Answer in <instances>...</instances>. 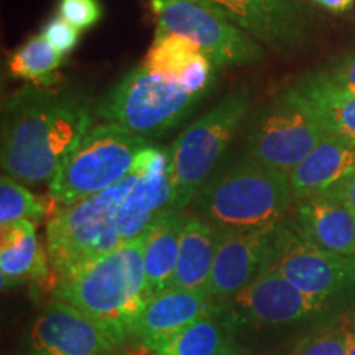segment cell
I'll return each mask as SVG.
<instances>
[{
    "mask_svg": "<svg viewBox=\"0 0 355 355\" xmlns=\"http://www.w3.org/2000/svg\"><path fill=\"white\" fill-rule=\"evenodd\" d=\"M146 232L122 242L107 254L58 277L55 296L99 324L119 345L133 336V327L148 303L144 268Z\"/></svg>",
    "mask_w": 355,
    "mask_h": 355,
    "instance_id": "cell-2",
    "label": "cell"
},
{
    "mask_svg": "<svg viewBox=\"0 0 355 355\" xmlns=\"http://www.w3.org/2000/svg\"><path fill=\"white\" fill-rule=\"evenodd\" d=\"M25 344L28 355H115L119 347L99 324L63 301L35 319Z\"/></svg>",
    "mask_w": 355,
    "mask_h": 355,
    "instance_id": "cell-13",
    "label": "cell"
},
{
    "mask_svg": "<svg viewBox=\"0 0 355 355\" xmlns=\"http://www.w3.org/2000/svg\"><path fill=\"white\" fill-rule=\"evenodd\" d=\"M327 135L318 115L291 87L255 115L247 137V158L290 175Z\"/></svg>",
    "mask_w": 355,
    "mask_h": 355,
    "instance_id": "cell-8",
    "label": "cell"
},
{
    "mask_svg": "<svg viewBox=\"0 0 355 355\" xmlns=\"http://www.w3.org/2000/svg\"><path fill=\"white\" fill-rule=\"evenodd\" d=\"M217 316L220 314L206 316L184 327L155 350V355H220L230 344L224 322Z\"/></svg>",
    "mask_w": 355,
    "mask_h": 355,
    "instance_id": "cell-24",
    "label": "cell"
},
{
    "mask_svg": "<svg viewBox=\"0 0 355 355\" xmlns=\"http://www.w3.org/2000/svg\"><path fill=\"white\" fill-rule=\"evenodd\" d=\"M293 89L313 109L327 133L355 141V92L336 86L322 73L301 79Z\"/></svg>",
    "mask_w": 355,
    "mask_h": 355,
    "instance_id": "cell-22",
    "label": "cell"
},
{
    "mask_svg": "<svg viewBox=\"0 0 355 355\" xmlns=\"http://www.w3.org/2000/svg\"><path fill=\"white\" fill-rule=\"evenodd\" d=\"M184 217V212L168 209L146 230L144 268L150 298L170 286L180 255Z\"/></svg>",
    "mask_w": 355,
    "mask_h": 355,
    "instance_id": "cell-21",
    "label": "cell"
},
{
    "mask_svg": "<svg viewBox=\"0 0 355 355\" xmlns=\"http://www.w3.org/2000/svg\"><path fill=\"white\" fill-rule=\"evenodd\" d=\"M229 318L239 324L278 326L301 321L326 308L327 300L309 296L272 266L268 272L225 300Z\"/></svg>",
    "mask_w": 355,
    "mask_h": 355,
    "instance_id": "cell-12",
    "label": "cell"
},
{
    "mask_svg": "<svg viewBox=\"0 0 355 355\" xmlns=\"http://www.w3.org/2000/svg\"><path fill=\"white\" fill-rule=\"evenodd\" d=\"M42 35L61 55L73 51L79 42V30L74 28L63 17H56V19L48 21Z\"/></svg>",
    "mask_w": 355,
    "mask_h": 355,
    "instance_id": "cell-29",
    "label": "cell"
},
{
    "mask_svg": "<svg viewBox=\"0 0 355 355\" xmlns=\"http://www.w3.org/2000/svg\"><path fill=\"white\" fill-rule=\"evenodd\" d=\"M46 209L43 202L13 178L2 175L0 180V225L17 224L21 220H42Z\"/></svg>",
    "mask_w": 355,
    "mask_h": 355,
    "instance_id": "cell-26",
    "label": "cell"
},
{
    "mask_svg": "<svg viewBox=\"0 0 355 355\" xmlns=\"http://www.w3.org/2000/svg\"><path fill=\"white\" fill-rule=\"evenodd\" d=\"M91 125L92 107L83 92L44 87L13 96L3 110V175L24 184L51 183Z\"/></svg>",
    "mask_w": 355,
    "mask_h": 355,
    "instance_id": "cell-1",
    "label": "cell"
},
{
    "mask_svg": "<svg viewBox=\"0 0 355 355\" xmlns=\"http://www.w3.org/2000/svg\"><path fill=\"white\" fill-rule=\"evenodd\" d=\"M46 254L40 242L37 222L21 220L2 227L0 239V282L2 288L40 282L48 277Z\"/></svg>",
    "mask_w": 355,
    "mask_h": 355,
    "instance_id": "cell-19",
    "label": "cell"
},
{
    "mask_svg": "<svg viewBox=\"0 0 355 355\" xmlns=\"http://www.w3.org/2000/svg\"><path fill=\"white\" fill-rule=\"evenodd\" d=\"M347 355H355V324L354 327H349V350Z\"/></svg>",
    "mask_w": 355,
    "mask_h": 355,
    "instance_id": "cell-33",
    "label": "cell"
},
{
    "mask_svg": "<svg viewBox=\"0 0 355 355\" xmlns=\"http://www.w3.org/2000/svg\"><path fill=\"white\" fill-rule=\"evenodd\" d=\"M250 105V92L245 87L235 89L173 141L170 146L173 211L183 212L194 201L241 128Z\"/></svg>",
    "mask_w": 355,
    "mask_h": 355,
    "instance_id": "cell-6",
    "label": "cell"
},
{
    "mask_svg": "<svg viewBox=\"0 0 355 355\" xmlns=\"http://www.w3.org/2000/svg\"><path fill=\"white\" fill-rule=\"evenodd\" d=\"M171 199L170 166L141 173L115 214L121 242L135 241L144 235L163 212L171 209Z\"/></svg>",
    "mask_w": 355,
    "mask_h": 355,
    "instance_id": "cell-18",
    "label": "cell"
},
{
    "mask_svg": "<svg viewBox=\"0 0 355 355\" xmlns=\"http://www.w3.org/2000/svg\"><path fill=\"white\" fill-rule=\"evenodd\" d=\"M321 73L336 86L355 92V55L344 58L343 61Z\"/></svg>",
    "mask_w": 355,
    "mask_h": 355,
    "instance_id": "cell-30",
    "label": "cell"
},
{
    "mask_svg": "<svg viewBox=\"0 0 355 355\" xmlns=\"http://www.w3.org/2000/svg\"><path fill=\"white\" fill-rule=\"evenodd\" d=\"M349 326L319 332L304 339L291 355H347Z\"/></svg>",
    "mask_w": 355,
    "mask_h": 355,
    "instance_id": "cell-27",
    "label": "cell"
},
{
    "mask_svg": "<svg viewBox=\"0 0 355 355\" xmlns=\"http://www.w3.org/2000/svg\"><path fill=\"white\" fill-rule=\"evenodd\" d=\"M157 30L194 43L214 66L259 63L265 53L259 42L225 19L206 0H152Z\"/></svg>",
    "mask_w": 355,
    "mask_h": 355,
    "instance_id": "cell-9",
    "label": "cell"
},
{
    "mask_svg": "<svg viewBox=\"0 0 355 355\" xmlns=\"http://www.w3.org/2000/svg\"><path fill=\"white\" fill-rule=\"evenodd\" d=\"M290 234L291 225L286 224L285 219L261 227L217 232L209 295L225 301L254 283L277 265Z\"/></svg>",
    "mask_w": 355,
    "mask_h": 355,
    "instance_id": "cell-10",
    "label": "cell"
},
{
    "mask_svg": "<svg viewBox=\"0 0 355 355\" xmlns=\"http://www.w3.org/2000/svg\"><path fill=\"white\" fill-rule=\"evenodd\" d=\"M148 145V139L117 123L91 125L58 168L50 196L69 206L112 188L130 175L137 155Z\"/></svg>",
    "mask_w": 355,
    "mask_h": 355,
    "instance_id": "cell-4",
    "label": "cell"
},
{
    "mask_svg": "<svg viewBox=\"0 0 355 355\" xmlns=\"http://www.w3.org/2000/svg\"><path fill=\"white\" fill-rule=\"evenodd\" d=\"M63 64V55L58 53L43 35L30 38L24 46H20L8 61V69L13 76L32 79H44L51 76Z\"/></svg>",
    "mask_w": 355,
    "mask_h": 355,
    "instance_id": "cell-25",
    "label": "cell"
},
{
    "mask_svg": "<svg viewBox=\"0 0 355 355\" xmlns=\"http://www.w3.org/2000/svg\"><path fill=\"white\" fill-rule=\"evenodd\" d=\"M140 175L141 170L133 165L121 183L84 201L61 206L53 214L46 225V254L58 277L121 245L115 214Z\"/></svg>",
    "mask_w": 355,
    "mask_h": 355,
    "instance_id": "cell-5",
    "label": "cell"
},
{
    "mask_svg": "<svg viewBox=\"0 0 355 355\" xmlns=\"http://www.w3.org/2000/svg\"><path fill=\"white\" fill-rule=\"evenodd\" d=\"M275 266L298 290L316 298L327 300L355 285V255L322 250L301 239L293 225L285 250Z\"/></svg>",
    "mask_w": 355,
    "mask_h": 355,
    "instance_id": "cell-14",
    "label": "cell"
},
{
    "mask_svg": "<svg viewBox=\"0 0 355 355\" xmlns=\"http://www.w3.org/2000/svg\"><path fill=\"white\" fill-rule=\"evenodd\" d=\"M225 19L275 51L300 46L309 37V8L303 0H206Z\"/></svg>",
    "mask_w": 355,
    "mask_h": 355,
    "instance_id": "cell-11",
    "label": "cell"
},
{
    "mask_svg": "<svg viewBox=\"0 0 355 355\" xmlns=\"http://www.w3.org/2000/svg\"><path fill=\"white\" fill-rule=\"evenodd\" d=\"M313 2H316L318 6L326 8V10L340 13L349 10V8L352 7L354 0H313Z\"/></svg>",
    "mask_w": 355,
    "mask_h": 355,
    "instance_id": "cell-32",
    "label": "cell"
},
{
    "mask_svg": "<svg viewBox=\"0 0 355 355\" xmlns=\"http://www.w3.org/2000/svg\"><path fill=\"white\" fill-rule=\"evenodd\" d=\"M293 227L322 250L355 255V214L334 189L298 201Z\"/></svg>",
    "mask_w": 355,
    "mask_h": 355,
    "instance_id": "cell-16",
    "label": "cell"
},
{
    "mask_svg": "<svg viewBox=\"0 0 355 355\" xmlns=\"http://www.w3.org/2000/svg\"><path fill=\"white\" fill-rule=\"evenodd\" d=\"M201 97L140 64L96 105L94 112L102 122L117 123L145 139H158L183 122Z\"/></svg>",
    "mask_w": 355,
    "mask_h": 355,
    "instance_id": "cell-7",
    "label": "cell"
},
{
    "mask_svg": "<svg viewBox=\"0 0 355 355\" xmlns=\"http://www.w3.org/2000/svg\"><path fill=\"white\" fill-rule=\"evenodd\" d=\"M222 301L209 293L166 288L152 296L133 327V336L146 349L157 350L199 319L220 314Z\"/></svg>",
    "mask_w": 355,
    "mask_h": 355,
    "instance_id": "cell-15",
    "label": "cell"
},
{
    "mask_svg": "<svg viewBox=\"0 0 355 355\" xmlns=\"http://www.w3.org/2000/svg\"><path fill=\"white\" fill-rule=\"evenodd\" d=\"M204 53L189 40L157 30L153 44L141 64L155 76L178 83Z\"/></svg>",
    "mask_w": 355,
    "mask_h": 355,
    "instance_id": "cell-23",
    "label": "cell"
},
{
    "mask_svg": "<svg viewBox=\"0 0 355 355\" xmlns=\"http://www.w3.org/2000/svg\"><path fill=\"white\" fill-rule=\"evenodd\" d=\"M293 201L290 175L247 158L202 184L193 201V214L217 232L261 227L285 219Z\"/></svg>",
    "mask_w": 355,
    "mask_h": 355,
    "instance_id": "cell-3",
    "label": "cell"
},
{
    "mask_svg": "<svg viewBox=\"0 0 355 355\" xmlns=\"http://www.w3.org/2000/svg\"><path fill=\"white\" fill-rule=\"evenodd\" d=\"M355 214V170L340 184L332 188Z\"/></svg>",
    "mask_w": 355,
    "mask_h": 355,
    "instance_id": "cell-31",
    "label": "cell"
},
{
    "mask_svg": "<svg viewBox=\"0 0 355 355\" xmlns=\"http://www.w3.org/2000/svg\"><path fill=\"white\" fill-rule=\"evenodd\" d=\"M58 12L78 30L91 28L102 19L101 0H60Z\"/></svg>",
    "mask_w": 355,
    "mask_h": 355,
    "instance_id": "cell-28",
    "label": "cell"
},
{
    "mask_svg": "<svg viewBox=\"0 0 355 355\" xmlns=\"http://www.w3.org/2000/svg\"><path fill=\"white\" fill-rule=\"evenodd\" d=\"M220 355H243V354L241 352V350H237V349L230 347V345H229V347H227V349H225V350H224V352H222Z\"/></svg>",
    "mask_w": 355,
    "mask_h": 355,
    "instance_id": "cell-34",
    "label": "cell"
},
{
    "mask_svg": "<svg viewBox=\"0 0 355 355\" xmlns=\"http://www.w3.org/2000/svg\"><path fill=\"white\" fill-rule=\"evenodd\" d=\"M216 248L217 230L201 217L186 214L176 270L168 288L209 293Z\"/></svg>",
    "mask_w": 355,
    "mask_h": 355,
    "instance_id": "cell-20",
    "label": "cell"
},
{
    "mask_svg": "<svg viewBox=\"0 0 355 355\" xmlns=\"http://www.w3.org/2000/svg\"><path fill=\"white\" fill-rule=\"evenodd\" d=\"M354 170L355 141L329 133L290 173L295 201H303L336 188Z\"/></svg>",
    "mask_w": 355,
    "mask_h": 355,
    "instance_id": "cell-17",
    "label": "cell"
}]
</instances>
